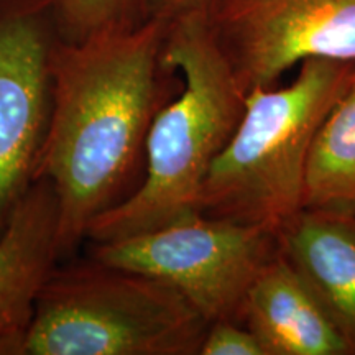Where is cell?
Segmentation results:
<instances>
[{"instance_id": "cell-11", "label": "cell", "mask_w": 355, "mask_h": 355, "mask_svg": "<svg viewBox=\"0 0 355 355\" xmlns=\"http://www.w3.org/2000/svg\"><path fill=\"white\" fill-rule=\"evenodd\" d=\"M303 209L355 219V64L314 135Z\"/></svg>"}, {"instance_id": "cell-13", "label": "cell", "mask_w": 355, "mask_h": 355, "mask_svg": "<svg viewBox=\"0 0 355 355\" xmlns=\"http://www.w3.org/2000/svg\"><path fill=\"white\" fill-rule=\"evenodd\" d=\"M199 355H266L254 332L237 321L209 324Z\"/></svg>"}, {"instance_id": "cell-4", "label": "cell", "mask_w": 355, "mask_h": 355, "mask_svg": "<svg viewBox=\"0 0 355 355\" xmlns=\"http://www.w3.org/2000/svg\"><path fill=\"white\" fill-rule=\"evenodd\" d=\"M207 327L176 288L89 255L48 277L26 355H199Z\"/></svg>"}, {"instance_id": "cell-12", "label": "cell", "mask_w": 355, "mask_h": 355, "mask_svg": "<svg viewBox=\"0 0 355 355\" xmlns=\"http://www.w3.org/2000/svg\"><path fill=\"white\" fill-rule=\"evenodd\" d=\"M58 33L81 42L115 30H132L150 17L148 0H53Z\"/></svg>"}, {"instance_id": "cell-2", "label": "cell", "mask_w": 355, "mask_h": 355, "mask_svg": "<svg viewBox=\"0 0 355 355\" xmlns=\"http://www.w3.org/2000/svg\"><path fill=\"white\" fill-rule=\"evenodd\" d=\"M162 60L181 74L183 87L155 115L139 189L92 222L89 242L148 232L198 212L204 180L243 114L247 94L217 46L204 12L168 24Z\"/></svg>"}, {"instance_id": "cell-8", "label": "cell", "mask_w": 355, "mask_h": 355, "mask_svg": "<svg viewBox=\"0 0 355 355\" xmlns=\"http://www.w3.org/2000/svg\"><path fill=\"white\" fill-rule=\"evenodd\" d=\"M58 198L38 178L0 234V355H26L40 291L60 261Z\"/></svg>"}, {"instance_id": "cell-5", "label": "cell", "mask_w": 355, "mask_h": 355, "mask_svg": "<svg viewBox=\"0 0 355 355\" xmlns=\"http://www.w3.org/2000/svg\"><path fill=\"white\" fill-rule=\"evenodd\" d=\"M277 254L275 230L199 212L148 232L91 242L89 250L176 288L209 324L239 322L248 288Z\"/></svg>"}, {"instance_id": "cell-3", "label": "cell", "mask_w": 355, "mask_h": 355, "mask_svg": "<svg viewBox=\"0 0 355 355\" xmlns=\"http://www.w3.org/2000/svg\"><path fill=\"white\" fill-rule=\"evenodd\" d=\"M354 64L311 58L290 86L247 92L239 125L199 191V214L277 232L303 209L311 145Z\"/></svg>"}, {"instance_id": "cell-9", "label": "cell", "mask_w": 355, "mask_h": 355, "mask_svg": "<svg viewBox=\"0 0 355 355\" xmlns=\"http://www.w3.org/2000/svg\"><path fill=\"white\" fill-rule=\"evenodd\" d=\"M239 322L266 355H352L343 336L285 257H272L243 298Z\"/></svg>"}, {"instance_id": "cell-1", "label": "cell", "mask_w": 355, "mask_h": 355, "mask_svg": "<svg viewBox=\"0 0 355 355\" xmlns=\"http://www.w3.org/2000/svg\"><path fill=\"white\" fill-rule=\"evenodd\" d=\"M166 21L148 19L81 42L58 38L51 110L37 180L58 198V254L73 257L97 217L127 201L145 175L146 137L173 94L163 64Z\"/></svg>"}, {"instance_id": "cell-7", "label": "cell", "mask_w": 355, "mask_h": 355, "mask_svg": "<svg viewBox=\"0 0 355 355\" xmlns=\"http://www.w3.org/2000/svg\"><path fill=\"white\" fill-rule=\"evenodd\" d=\"M58 38L53 0H0V234L37 180Z\"/></svg>"}, {"instance_id": "cell-6", "label": "cell", "mask_w": 355, "mask_h": 355, "mask_svg": "<svg viewBox=\"0 0 355 355\" xmlns=\"http://www.w3.org/2000/svg\"><path fill=\"white\" fill-rule=\"evenodd\" d=\"M204 17L245 94L311 58L355 63V0H207Z\"/></svg>"}, {"instance_id": "cell-10", "label": "cell", "mask_w": 355, "mask_h": 355, "mask_svg": "<svg viewBox=\"0 0 355 355\" xmlns=\"http://www.w3.org/2000/svg\"><path fill=\"white\" fill-rule=\"evenodd\" d=\"M277 242L354 355L355 219L301 209L277 230Z\"/></svg>"}, {"instance_id": "cell-14", "label": "cell", "mask_w": 355, "mask_h": 355, "mask_svg": "<svg viewBox=\"0 0 355 355\" xmlns=\"http://www.w3.org/2000/svg\"><path fill=\"white\" fill-rule=\"evenodd\" d=\"M207 0H148L150 17L166 24L193 12H204Z\"/></svg>"}]
</instances>
